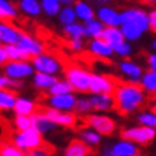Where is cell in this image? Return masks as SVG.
Here are the masks:
<instances>
[{"instance_id":"1","label":"cell","mask_w":156,"mask_h":156,"mask_svg":"<svg viewBox=\"0 0 156 156\" xmlns=\"http://www.w3.org/2000/svg\"><path fill=\"white\" fill-rule=\"evenodd\" d=\"M115 110L122 116L137 112L146 103V92L139 83L132 82H118L113 92Z\"/></svg>"},{"instance_id":"2","label":"cell","mask_w":156,"mask_h":156,"mask_svg":"<svg viewBox=\"0 0 156 156\" xmlns=\"http://www.w3.org/2000/svg\"><path fill=\"white\" fill-rule=\"evenodd\" d=\"M65 77L73 87L76 93L80 95H86L89 93V86H90V76L92 73L87 72L83 67H79L76 65H70V66L65 67Z\"/></svg>"},{"instance_id":"3","label":"cell","mask_w":156,"mask_h":156,"mask_svg":"<svg viewBox=\"0 0 156 156\" xmlns=\"http://www.w3.org/2000/svg\"><path fill=\"white\" fill-rule=\"evenodd\" d=\"M12 142L19 147L20 151H23L26 155L29 152L34 151V149H39L40 146H43L44 143V139H43V135L36 130V129L30 128L27 130H22V132H14L13 136H12Z\"/></svg>"},{"instance_id":"4","label":"cell","mask_w":156,"mask_h":156,"mask_svg":"<svg viewBox=\"0 0 156 156\" xmlns=\"http://www.w3.org/2000/svg\"><path fill=\"white\" fill-rule=\"evenodd\" d=\"M82 120L87 125V128H92L93 130L100 133L102 136H112L118 129L116 120L110 116H106V115L90 113L85 118H82Z\"/></svg>"},{"instance_id":"5","label":"cell","mask_w":156,"mask_h":156,"mask_svg":"<svg viewBox=\"0 0 156 156\" xmlns=\"http://www.w3.org/2000/svg\"><path fill=\"white\" fill-rule=\"evenodd\" d=\"M120 137L135 142L136 145H149L155 140L156 137V129L155 128H147V126H132V128H126L120 132Z\"/></svg>"},{"instance_id":"6","label":"cell","mask_w":156,"mask_h":156,"mask_svg":"<svg viewBox=\"0 0 156 156\" xmlns=\"http://www.w3.org/2000/svg\"><path fill=\"white\" fill-rule=\"evenodd\" d=\"M34 67L29 60H9L3 65V73L16 80H26L34 75Z\"/></svg>"},{"instance_id":"7","label":"cell","mask_w":156,"mask_h":156,"mask_svg":"<svg viewBox=\"0 0 156 156\" xmlns=\"http://www.w3.org/2000/svg\"><path fill=\"white\" fill-rule=\"evenodd\" d=\"M32 65L34 70L42 72V73H49V75H59L63 70V65L56 56L50 53H42L39 56L32 57Z\"/></svg>"},{"instance_id":"8","label":"cell","mask_w":156,"mask_h":156,"mask_svg":"<svg viewBox=\"0 0 156 156\" xmlns=\"http://www.w3.org/2000/svg\"><path fill=\"white\" fill-rule=\"evenodd\" d=\"M40 110H42L49 119H52L59 128L73 129L77 126V123L80 120L79 116H77L75 112H60V110H56V109L50 108V106H44V108H42Z\"/></svg>"},{"instance_id":"9","label":"cell","mask_w":156,"mask_h":156,"mask_svg":"<svg viewBox=\"0 0 156 156\" xmlns=\"http://www.w3.org/2000/svg\"><path fill=\"white\" fill-rule=\"evenodd\" d=\"M116 85H118V80L113 77L100 75V73H92L89 93L90 95H95V93H110V95H113Z\"/></svg>"},{"instance_id":"10","label":"cell","mask_w":156,"mask_h":156,"mask_svg":"<svg viewBox=\"0 0 156 156\" xmlns=\"http://www.w3.org/2000/svg\"><path fill=\"white\" fill-rule=\"evenodd\" d=\"M128 22L137 24L143 32L149 30V13L140 9H126L120 12V24Z\"/></svg>"},{"instance_id":"11","label":"cell","mask_w":156,"mask_h":156,"mask_svg":"<svg viewBox=\"0 0 156 156\" xmlns=\"http://www.w3.org/2000/svg\"><path fill=\"white\" fill-rule=\"evenodd\" d=\"M77 96L75 92L72 93H65V95H55L48 98V106L60 110V112H73Z\"/></svg>"},{"instance_id":"12","label":"cell","mask_w":156,"mask_h":156,"mask_svg":"<svg viewBox=\"0 0 156 156\" xmlns=\"http://www.w3.org/2000/svg\"><path fill=\"white\" fill-rule=\"evenodd\" d=\"M19 48H22L24 52L27 53L30 57H34V56H39V55H42L44 53V46H43L42 43L39 42L37 39H34L33 36H30V34L24 33L22 32L19 36V40L16 43Z\"/></svg>"},{"instance_id":"13","label":"cell","mask_w":156,"mask_h":156,"mask_svg":"<svg viewBox=\"0 0 156 156\" xmlns=\"http://www.w3.org/2000/svg\"><path fill=\"white\" fill-rule=\"evenodd\" d=\"M32 128L36 129L40 135L44 136V135H48L49 132L56 130L59 126L53 122L52 119H49L42 110H37L36 113L32 115Z\"/></svg>"},{"instance_id":"14","label":"cell","mask_w":156,"mask_h":156,"mask_svg":"<svg viewBox=\"0 0 156 156\" xmlns=\"http://www.w3.org/2000/svg\"><path fill=\"white\" fill-rule=\"evenodd\" d=\"M93 112H109L115 109V99L110 93H95L89 96Z\"/></svg>"},{"instance_id":"15","label":"cell","mask_w":156,"mask_h":156,"mask_svg":"<svg viewBox=\"0 0 156 156\" xmlns=\"http://www.w3.org/2000/svg\"><path fill=\"white\" fill-rule=\"evenodd\" d=\"M119 70L123 76H126V79L132 83H140V79L143 76L142 67L137 63L130 60H122L119 63Z\"/></svg>"},{"instance_id":"16","label":"cell","mask_w":156,"mask_h":156,"mask_svg":"<svg viewBox=\"0 0 156 156\" xmlns=\"http://www.w3.org/2000/svg\"><path fill=\"white\" fill-rule=\"evenodd\" d=\"M22 30L17 29L12 22H2L0 20V42L3 44H16L19 40Z\"/></svg>"},{"instance_id":"17","label":"cell","mask_w":156,"mask_h":156,"mask_svg":"<svg viewBox=\"0 0 156 156\" xmlns=\"http://www.w3.org/2000/svg\"><path fill=\"white\" fill-rule=\"evenodd\" d=\"M89 52L100 59H110L115 55L113 48L103 39H92L89 43Z\"/></svg>"},{"instance_id":"18","label":"cell","mask_w":156,"mask_h":156,"mask_svg":"<svg viewBox=\"0 0 156 156\" xmlns=\"http://www.w3.org/2000/svg\"><path fill=\"white\" fill-rule=\"evenodd\" d=\"M92 147L80 139H73L67 143L63 156H92Z\"/></svg>"},{"instance_id":"19","label":"cell","mask_w":156,"mask_h":156,"mask_svg":"<svg viewBox=\"0 0 156 156\" xmlns=\"http://www.w3.org/2000/svg\"><path fill=\"white\" fill-rule=\"evenodd\" d=\"M96 16L99 17V20L105 26H113V27H119L120 26V13L116 12L112 7H108V6H102Z\"/></svg>"},{"instance_id":"20","label":"cell","mask_w":156,"mask_h":156,"mask_svg":"<svg viewBox=\"0 0 156 156\" xmlns=\"http://www.w3.org/2000/svg\"><path fill=\"white\" fill-rule=\"evenodd\" d=\"M110 149L115 156H136L139 153L136 143L126 140V139H120L118 142H115L110 146Z\"/></svg>"},{"instance_id":"21","label":"cell","mask_w":156,"mask_h":156,"mask_svg":"<svg viewBox=\"0 0 156 156\" xmlns=\"http://www.w3.org/2000/svg\"><path fill=\"white\" fill-rule=\"evenodd\" d=\"M37 105L36 102L24 96H17L16 99V105H14L13 112L14 115H26V116H32L33 113L37 112Z\"/></svg>"},{"instance_id":"22","label":"cell","mask_w":156,"mask_h":156,"mask_svg":"<svg viewBox=\"0 0 156 156\" xmlns=\"http://www.w3.org/2000/svg\"><path fill=\"white\" fill-rule=\"evenodd\" d=\"M32 80H33V86L39 90H46L48 92L52 87L59 77L55 75H49V73H42V72H34V75L32 76Z\"/></svg>"},{"instance_id":"23","label":"cell","mask_w":156,"mask_h":156,"mask_svg":"<svg viewBox=\"0 0 156 156\" xmlns=\"http://www.w3.org/2000/svg\"><path fill=\"white\" fill-rule=\"evenodd\" d=\"M75 12L77 19L82 20L83 23L89 22V20H93L96 16L95 10L92 9V6L87 5L86 2H82V0H76L75 2Z\"/></svg>"},{"instance_id":"24","label":"cell","mask_w":156,"mask_h":156,"mask_svg":"<svg viewBox=\"0 0 156 156\" xmlns=\"http://www.w3.org/2000/svg\"><path fill=\"white\" fill-rule=\"evenodd\" d=\"M79 139L87 143L90 147H96L102 143V135L92 128H83L79 130Z\"/></svg>"},{"instance_id":"25","label":"cell","mask_w":156,"mask_h":156,"mask_svg":"<svg viewBox=\"0 0 156 156\" xmlns=\"http://www.w3.org/2000/svg\"><path fill=\"white\" fill-rule=\"evenodd\" d=\"M120 30H122L123 36H125V40H128V42L139 40V39L142 37V34L145 33V32H143L137 24L132 23V22H128V23L120 24Z\"/></svg>"},{"instance_id":"26","label":"cell","mask_w":156,"mask_h":156,"mask_svg":"<svg viewBox=\"0 0 156 156\" xmlns=\"http://www.w3.org/2000/svg\"><path fill=\"white\" fill-rule=\"evenodd\" d=\"M16 92L9 89H0V112L13 110L16 105Z\"/></svg>"},{"instance_id":"27","label":"cell","mask_w":156,"mask_h":156,"mask_svg":"<svg viewBox=\"0 0 156 156\" xmlns=\"http://www.w3.org/2000/svg\"><path fill=\"white\" fill-rule=\"evenodd\" d=\"M17 17V7L10 0H0V20L12 22Z\"/></svg>"},{"instance_id":"28","label":"cell","mask_w":156,"mask_h":156,"mask_svg":"<svg viewBox=\"0 0 156 156\" xmlns=\"http://www.w3.org/2000/svg\"><path fill=\"white\" fill-rule=\"evenodd\" d=\"M103 40H106V42L110 44V46H113V44H116V43H120L125 40V36H123L122 30H120V27H113V26H106L103 30V33H102V37Z\"/></svg>"},{"instance_id":"29","label":"cell","mask_w":156,"mask_h":156,"mask_svg":"<svg viewBox=\"0 0 156 156\" xmlns=\"http://www.w3.org/2000/svg\"><path fill=\"white\" fill-rule=\"evenodd\" d=\"M63 32H65L66 36H69V39H79V40H83V39L87 36L85 23L82 24V23H77V22L65 26V27H63Z\"/></svg>"},{"instance_id":"30","label":"cell","mask_w":156,"mask_h":156,"mask_svg":"<svg viewBox=\"0 0 156 156\" xmlns=\"http://www.w3.org/2000/svg\"><path fill=\"white\" fill-rule=\"evenodd\" d=\"M19 7L24 14L36 17L40 14L42 12V5L39 0H20L19 2Z\"/></svg>"},{"instance_id":"31","label":"cell","mask_w":156,"mask_h":156,"mask_svg":"<svg viewBox=\"0 0 156 156\" xmlns=\"http://www.w3.org/2000/svg\"><path fill=\"white\" fill-rule=\"evenodd\" d=\"M73 112H75L77 116H82V118H85V116L92 113V112H93V108H92L89 96H77L76 105H75V110H73Z\"/></svg>"},{"instance_id":"32","label":"cell","mask_w":156,"mask_h":156,"mask_svg":"<svg viewBox=\"0 0 156 156\" xmlns=\"http://www.w3.org/2000/svg\"><path fill=\"white\" fill-rule=\"evenodd\" d=\"M5 52L7 55V60H32V57L17 44H6Z\"/></svg>"},{"instance_id":"33","label":"cell","mask_w":156,"mask_h":156,"mask_svg":"<svg viewBox=\"0 0 156 156\" xmlns=\"http://www.w3.org/2000/svg\"><path fill=\"white\" fill-rule=\"evenodd\" d=\"M139 85L142 86L143 90H145L146 93L155 95L156 93V72H152V70L145 72Z\"/></svg>"},{"instance_id":"34","label":"cell","mask_w":156,"mask_h":156,"mask_svg":"<svg viewBox=\"0 0 156 156\" xmlns=\"http://www.w3.org/2000/svg\"><path fill=\"white\" fill-rule=\"evenodd\" d=\"M85 27H86V33H87V36H89V37H92V39H100L106 26H105L100 20L93 19V20L86 22Z\"/></svg>"},{"instance_id":"35","label":"cell","mask_w":156,"mask_h":156,"mask_svg":"<svg viewBox=\"0 0 156 156\" xmlns=\"http://www.w3.org/2000/svg\"><path fill=\"white\" fill-rule=\"evenodd\" d=\"M24 80H16V79H12L9 76H6L5 73L0 75V89H9V90H22L24 87Z\"/></svg>"},{"instance_id":"36","label":"cell","mask_w":156,"mask_h":156,"mask_svg":"<svg viewBox=\"0 0 156 156\" xmlns=\"http://www.w3.org/2000/svg\"><path fill=\"white\" fill-rule=\"evenodd\" d=\"M72 92H75V90H73V87H72L70 83H69L66 79H65V80L59 79V80H57L56 83H55V85L48 90V95L49 96L65 95V93H72Z\"/></svg>"},{"instance_id":"37","label":"cell","mask_w":156,"mask_h":156,"mask_svg":"<svg viewBox=\"0 0 156 156\" xmlns=\"http://www.w3.org/2000/svg\"><path fill=\"white\" fill-rule=\"evenodd\" d=\"M136 122L142 126L156 129V115L152 110H143L139 115H136Z\"/></svg>"},{"instance_id":"38","label":"cell","mask_w":156,"mask_h":156,"mask_svg":"<svg viewBox=\"0 0 156 156\" xmlns=\"http://www.w3.org/2000/svg\"><path fill=\"white\" fill-rule=\"evenodd\" d=\"M13 128L16 132H22V130H27L32 128V116H26V115H14L13 118Z\"/></svg>"},{"instance_id":"39","label":"cell","mask_w":156,"mask_h":156,"mask_svg":"<svg viewBox=\"0 0 156 156\" xmlns=\"http://www.w3.org/2000/svg\"><path fill=\"white\" fill-rule=\"evenodd\" d=\"M40 5H42V10L44 13L48 14V16H59L60 13V2H57V0H42L40 2Z\"/></svg>"},{"instance_id":"40","label":"cell","mask_w":156,"mask_h":156,"mask_svg":"<svg viewBox=\"0 0 156 156\" xmlns=\"http://www.w3.org/2000/svg\"><path fill=\"white\" fill-rule=\"evenodd\" d=\"M0 156H27L23 151H20L13 142H5L0 145Z\"/></svg>"},{"instance_id":"41","label":"cell","mask_w":156,"mask_h":156,"mask_svg":"<svg viewBox=\"0 0 156 156\" xmlns=\"http://www.w3.org/2000/svg\"><path fill=\"white\" fill-rule=\"evenodd\" d=\"M76 19H77V16H76L75 9H72L69 6L63 7V9L60 10V13H59V20H60V23L63 24V26L75 23Z\"/></svg>"},{"instance_id":"42","label":"cell","mask_w":156,"mask_h":156,"mask_svg":"<svg viewBox=\"0 0 156 156\" xmlns=\"http://www.w3.org/2000/svg\"><path fill=\"white\" fill-rule=\"evenodd\" d=\"M112 48H113L115 55H118V56H120V57H129L132 55V46H130V43H129L128 40L116 43Z\"/></svg>"},{"instance_id":"43","label":"cell","mask_w":156,"mask_h":156,"mask_svg":"<svg viewBox=\"0 0 156 156\" xmlns=\"http://www.w3.org/2000/svg\"><path fill=\"white\" fill-rule=\"evenodd\" d=\"M52 153H53V151H52V147H50V145L43 143V146H40L39 149H34V151L29 152L27 156H53Z\"/></svg>"},{"instance_id":"44","label":"cell","mask_w":156,"mask_h":156,"mask_svg":"<svg viewBox=\"0 0 156 156\" xmlns=\"http://www.w3.org/2000/svg\"><path fill=\"white\" fill-rule=\"evenodd\" d=\"M67 46L70 48V50L73 52H82L83 50V40H79V39H70L69 43H67Z\"/></svg>"},{"instance_id":"45","label":"cell","mask_w":156,"mask_h":156,"mask_svg":"<svg viewBox=\"0 0 156 156\" xmlns=\"http://www.w3.org/2000/svg\"><path fill=\"white\" fill-rule=\"evenodd\" d=\"M146 63H147V67H149V70L156 72V52L151 53V55H147Z\"/></svg>"},{"instance_id":"46","label":"cell","mask_w":156,"mask_h":156,"mask_svg":"<svg viewBox=\"0 0 156 156\" xmlns=\"http://www.w3.org/2000/svg\"><path fill=\"white\" fill-rule=\"evenodd\" d=\"M149 30L156 34V9L149 12Z\"/></svg>"},{"instance_id":"47","label":"cell","mask_w":156,"mask_h":156,"mask_svg":"<svg viewBox=\"0 0 156 156\" xmlns=\"http://www.w3.org/2000/svg\"><path fill=\"white\" fill-rule=\"evenodd\" d=\"M100 156H115V155L112 153L110 146H109V145H106V146L102 147V151H100Z\"/></svg>"},{"instance_id":"48","label":"cell","mask_w":156,"mask_h":156,"mask_svg":"<svg viewBox=\"0 0 156 156\" xmlns=\"http://www.w3.org/2000/svg\"><path fill=\"white\" fill-rule=\"evenodd\" d=\"M89 2H93V3H98V5H106V3H110L112 0H89Z\"/></svg>"},{"instance_id":"49","label":"cell","mask_w":156,"mask_h":156,"mask_svg":"<svg viewBox=\"0 0 156 156\" xmlns=\"http://www.w3.org/2000/svg\"><path fill=\"white\" fill-rule=\"evenodd\" d=\"M139 2L145 5H156V0H139Z\"/></svg>"},{"instance_id":"50","label":"cell","mask_w":156,"mask_h":156,"mask_svg":"<svg viewBox=\"0 0 156 156\" xmlns=\"http://www.w3.org/2000/svg\"><path fill=\"white\" fill-rule=\"evenodd\" d=\"M57 2H60V3H66V5L72 3V0H57Z\"/></svg>"},{"instance_id":"51","label":"cell","mask_w":156,"mask_h":156,"mask_svg":"<svg viewBox=\"0 0 156 156\" xmlns=\"http://www.w3.org/2000/svg\"><path fill=\"white\" fill-rule=\"evenodd\" d=\"M151 110H152V112H153V113L156 115V103H153V105H152V109H151Z\"/></svg>"},{"instance_id":"52","label":"cell","mask_w":156,"mask_h":156,"mask_svg":"<svg viewBox=\"0 0 156 156\" xmlns=\"http://www.w3.org/2000/svg\"><path fill=\"white\" fill-rule=\"evenodd\" d=\"M152 48L155 49V52H156V40H153V42H152Z\"/></svg>"},{"instance_id":"53","label":"cell","mask_w":156,"mask_h":156,"mask_svg":"<svg viewBox=\"0 0 156 156\" xmlns=\"http://www.w3.org/2000/svg\"><path fill=\"white\" fill-rule=\"evenodd\" d=\"M136 156H142V155H140V152H139V153H137V155Z\"/></svg>"},{"instance_id":"54","label":"cell","mask_w":156,"mask_h":156,"mask_svg":"<svg viewBox=\"0 0 156 156\" xmlns=\"http://www.w3.org/2000/svg\"><path fill=\"white\" fill-rule=\"evenodd\" d=\"M153 96H155V98H156V93H155V95H153Z\"/></svg>"}]
</instances>
